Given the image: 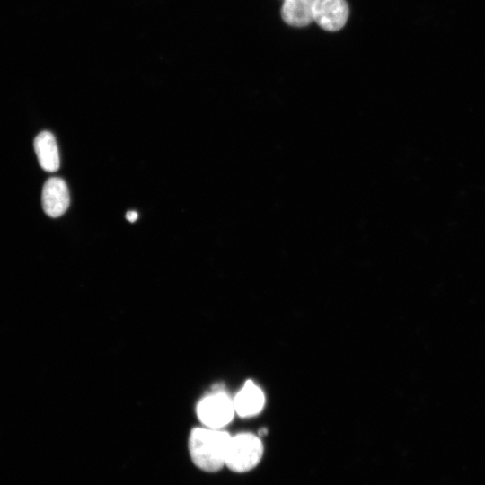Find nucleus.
Masks as SVG:
<instances>
[{"instance_id": "obj_1", "label": "nucleus", "mask_w": 485, "mask_h": 485, "mask_svg": "<svg viewBox=\"0 0 485 485\" xmlns=\"http://www.w3.org/2000/svg\"><path fill=\"white\" fill-rule=\"evenodd\" d=\"M231 436L221 429L196 428L189 438L190 457L197 467L215 472L225 466Z\"/></svg>"}, {"instance_id": "obj_2", "label": "nucleus", "mask_w": 485, "mask_h": 485, "mask_svg": "<svg viewBox=\"0 0 485 485\" xmlns=\"http://www.w3.org/2000/svg\"><path fill=\"white\" fill-rule=\"evenodd\" d=\"M260 438L251 433H240L231 436L225 466L234 472L244 473L253 470L263 456Z\"/></svg>"}, {"instance_id": "obj_3", "label": "nucleus", "mask_w": 485, "mask_h": 485, "mask_svg": "<svg viewBox=\"0 0 485 485\" xmlns=\"http://www.w3.org/2000/svg\"><path fill=\"white\" fill-rule=\"evenodd\" d=\"M234 402L222 392H216L202 398L197 406L200 422L207 428L221 429L233 419Z\"/></svg>"}, {"instance_id": "obj_4", "label": "nucleus", "mask_w": 485, "mask_h": 485, "mask_svg": "<svg viewBox=\"0 0 485 485\" xmlns=\"http://www.w3.org/2000/svg\"><path fill=\"white\" fill-rule=\"evenodd\" d=\"M313 20L322 29L336 31L343 28L348 17L345 0H314Z\"/></svg>"}, {"instance_id": "obj_5", "label": "nucleus", "mask_w": 485, "mask_h": 485, "mask_svg": "<svg viewBox=\"0 0 485 485\" xmlns=\"http://www.w3.org/2000/svg\"><path fill=\"white\" fill-rule=\"evenodd\" d=\"M41 201L44 212L50 217L62 216L69 206V191L66 181L58 177L46 181Z\"/></svg>"}, {"instance_id": "obj_6", "label": "nucleus", "mask_w": 485, "mask_h": 485, "mask_svg": "<svg viewBox=\"0 0 485 485\" xmlns=\"http://www.w3.org/2000/svg\"><path fill=\"white\" fill-rule=\"evenodd\" d=\"M34 149L40 167L48 172L58 170L59 153L55 137L49 131L40 132L34 139Z\"/></svg>"}, {"instance_id": "obj_7", "label": "nucleus", "mask_w": 485, "mask_h": 485, "mask_svg": "<svg viewBox=\"0 0 485 485\" xmlns=\"http://www.w3.org/2000/svg\"><path fill=\"white\" fill-rule=\"evenodd\" d=\"M263 405V392L251 381L245 383L234 401V410L242 417L256 415L261 410Z\"/></svg>"}, {"instance_id": "obj_8", "label": "nucleus", "mask_w": 485, "mask_h": 485, "mask_svg": "<svg viewBox=\"0 0 485 485\" xmlns=\"http://www.w3.org/2000/svg\"><path fill=\"white\" fill-rule=\"evenodd\" d=\"M314 0H284L281 16L286 23L304 27L313 21L312 7Z\"/></svg>"}, {"instance_id": "obj_9", "label": "nucleus", "mask_w": 485, "mask_h": 485, "mask_svg": "<svg viewBox=\"0 0 485 485\" xmlns=\"http://www.w3.org/2000/svg\"><path fill=\"white\" fill-rule=\"evenodd\" d=\"M137 217H138V214L134 210L128 211L126 214V218L129 222H135L137 219Z\"/></svg>"}, {"instance_id": "obj_10", "label": "nucleus", "mask_w": 485, "mask_h": 485, "mask_svg": "<svg viewBox=\"0 0 485 485\" xmlns=\"http://www.w3.org/2000/svg\"><path fill=\"white\" fill-rule=\"evenodd\" d=\"M259 434H260V436L266 435L267 434V429L266 428H260Z\"/></svg>"}]
</instances>
